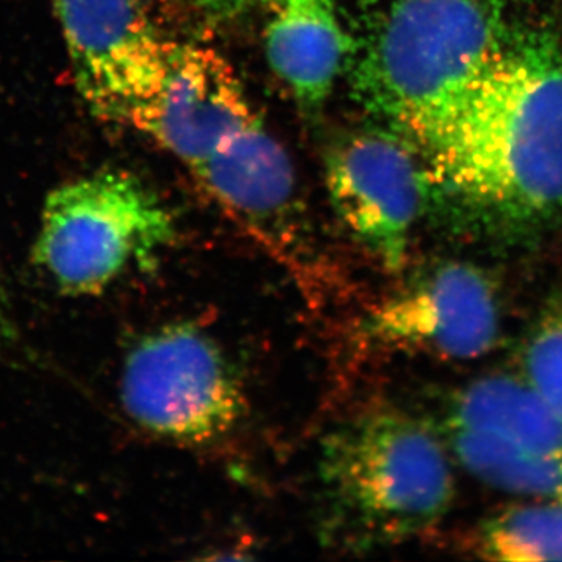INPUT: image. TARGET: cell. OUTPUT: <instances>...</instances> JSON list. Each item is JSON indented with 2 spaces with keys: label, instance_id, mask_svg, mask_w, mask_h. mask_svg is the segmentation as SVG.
Masks as SVG:
<instances>
[{
  "label": "cell",
  "instance_id": "6da1fadb",
  "mask_svg": "<svg viewBox=\"0 0 562 562\" xmlns=\"http://www.w3.org/2000/svg\"><path fill=\"white\" fill-rule=\"evenodd\" d=\"M431 179L508 233L562 216V52L546 32L505 46L428 158Z\"/></svg>",
  "mask_w": 562,
  "mask_h": 562
},
{
  "label": "cell",
  "instance_id": "7a4b0ae2",
  "mask_svg": "<svg viewBox=\"0 0 562 562\" xmlns=\"http://www.w3.org/2000/svg\"><path fill=\"white\" fill-rule=\"evenodd\" d=\"M506 40L492 0H392L355 69L358 101L427 162Z\"/></svg>",
  "mask_w": 562,
  "mask_h": 562
},
{
  "label": "cell",
  "instance_id": "3957f363",
  "mask_svg": "<svg viewBox=\"0 0 562 562\" xmlns=\"http://www.w3.org/2000/svg\"><path fill=\"white\" fill-rule=\"evenodd\" d=\"M324 535L333 546H398L436 527L454 498L452 461L430 425L369 409L327 435L319 457Z\"/></svg>",
  "mask_w": 562,
  "mask_h": 562
},
{
  "label": "cell",
  "instance_id": "277c9868",
  "mask_svg": "<svg viewBox=\"0 0 562 562\" xmlns=\"http://www.w3.org/2000/svg\"><path fill=\"white\" fill-rule=\"evenodd\" d=\"M176 238L160 199L136 177L105 171L61 184L44 203L33 265L68 297H94L147 271Z\"/></svg>",
  "mask_w": 562,
  "mask_h": 562
},
{
  "label": "cell",
  "instance_id": "5b68a950",
  "mask_svg": "<svg viewBox=\"0 0 562 562\" xmlns=\"http://www.w3.org/2000/svg\"><path fill=\"white\" fill-rule=\"evenodd\" d=\"M120 398L140 430L184 447L222 441L247 409L227 351L191 321L151 328L132 344L122 362Z\"/></svg>",
  "mask_w": 562,
  "mask_h": 562
},
{
  "label": "cell",
  "instance_id": "8992f818",
  "mask_svg": "<svg viewBox=\"0 0 562 562\" xmlns=\"http://www.w3.org/2000/svg\"><path fill=\"white\" fill-rule=\"evenodd\" d=\"M502 303L480 266L449 260L427 266L375 303L358 325L369 350L479 360L501 342Z\"/></svg>",
  "mask_w": 562,
  "mask_h": 562
},
{
  "label": "cell",
  "instance_id": "52a82bcc",
  "mask_svg": "<svg viewBox=\"0 0 562 562\" xmlns=\"http://www.w3.org/2000/svg\"><path fill=\"white\" fill-rule=\"evenodd\" d=\"M77 92L94 116L128 122L157 94L168 44L143 0H55Z\"/></svg>",
  "mask_w": 562,
  "mask_h": 562
},
{
  "label": "cell",
  "instance_id": "ba28073f",
  "mask_svg": "<svg viewBox=\"0 0 562 562\" xmlns=\"http://www.w3.org/2000/svg\"><path fill=\"white\" fill-rule=\"evenodd\" d=\"M419 155L392 132L355 133L327 158L333 209L386 271H403L425 202Z\"/></svg>",
  "mask_w": 562,
  "mask_h": 562
},
{
  "label": "cell",
  "instance_id": "9c48e42d",
  "mask_svg": "<svg viewBox=\"0 0 562 562\" xmlns=\"http://www.w3.org/2000/svg\"><path fill=\"white\" fill-rule=\"evenodd\" d=\"M257 117L241 81L217 52L169 43L160 88L132 125L192 171Z\"/></svg>",
  "mask_w": 562,
  "mask_h": 562
},
{
  "label": "cell",
  "instance_id": "30bf717a",
  "mask_svg": "<svg viewBox=\"0 0 562 562\" xmlns=\"http://www.w3.org/2000/svg\"><path fill=\"white\" fill-rule=\"evenodd\" d=\"M195 179L228 216L276 251L292 269L305 268L297 187L290 157L260 117L214 150Z\"/></svg>",
  "mask_w": 562,
  "mask_h": 562
},
{
  "label": "cell",
  "instance_id": "8fae6325",
  "mask_svg": "<svg viewBox=\"0 0 562 562\" xmlns=\"http://www.w3.org/2000/svg\"><path fill=\"white\" fill-rule=\"evenodd\" d=\"M265 43L273 72L306 109L330 95L350 49L335 0H269Z\"/></svg>",
  "mask_w": 562,
  "mask_h": 562
},
{
  "label": "cell",
  "instance_id": "7c38bea8",
  "mask_svg": "<svg viewBox=\"0 0 562 562\" xmlns=\"http://www.w3.org/2000/svg\"><path fill=\"white\" fill-rule=\"evenodd\" d=\"M447 431L487 436L531 453H562V417L522 373H491L454 394Z\"/></svg>",
  "mask_w": 562,
  "mask_h": 562
},
{
  "label": "cell",
  "instance_id": "4fadbf2b",
  "mask_svg": "<svg viewBox=\"0 0 562 562\" xmlns=\"http://www.w3.org/2000/svg\"><path fill=\"white\" fill-rule=\"evenodd\" d=\"M462 468L495 490L562 506V453H531L465 431H447Z\"/></svg>",
  "mask_w": 562,
  "mask_h": 562
},
{
  "label": "cell",
  "instance_id": "5bb4252c",
  "mask_svg": "<svg viewBox=\"0 0 562 562\" xmlns=\"http://www.w3.org/2000/svg\"><path fill=\"white\" fill-rule=\"evenodd\" d=\"M472 549L492 561H562V506L531 501L512 506L479 528Z\"/></svg>",
  "mask_w": 562,
  "mask_h": 562
},
{
  "label": "cell",
  "instance_id": "9a60e30c",
  "mask_svg": "<svg viewBox=\"0 0 562 562\" xmlns=\"http://www.w3.org/2000/svg\"><path fill=\"white\" fill-rule=\"evenodd\" d=\"M522 375L562 417V301L550 306L528 335Z\"/></svg>",
  "mask_w": 562,
  "mask_h": 562
},
{
  "label": "cell",
  "instance_id": "2e32d148",
  "mask_svg": "<svg viewBox=\"0 0 562 562\" xmlns=\"http://www.w3.org/2000/svg\"><path fill=\"white\" fill-rule=\"evenodd\" d=\"M21 335L18 331L16 322L11 313L9 295H7L5 284L0 276V357L13 353V350L20 349Z\"/></svg>",
  "mask_w": 562,
  "mask_h": 562
},
{
  "label": "cell",
  "instance_id": "e0dca14e",
  "mask_svg": "<svg viewBox=\"0 0 562 562\" xmlns=\"http://www.w3.org/2000/svg\"><path fill=\"white\" fill-rule=\"evenodd\" d=\"M205 20L225 22L235 20L249 5V0H187Z\"/></svg>",
  "mask_w": 562,
  "mask_h": 562
}]
</instances>
